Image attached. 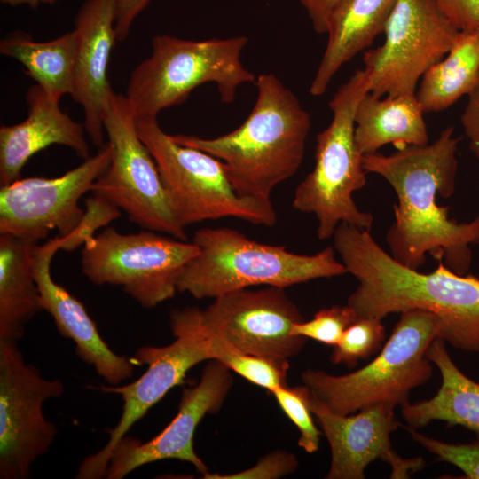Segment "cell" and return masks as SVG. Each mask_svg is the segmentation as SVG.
Instances as JSON below:
<instances>
[{
    "mask_svg": "<svg viewBox=\"0 0 479 479\" xmlns=\"http://www.w3.org/2000/svg\"><path fill=\"white\" fill-rule=\"evenodd\" d=\"M459 142L448 126L432 143L363 155L365 170L383 177L396 192L395 221L386 242L392 257L411 269L420 270L427 254L458 274L470 269V247L479 245V216L458 223L436 202L437 195L446 199L455 191Z\"/></svg>",
    "mask_w": 479,
    "mask_h": 479,
    "instance_id": "6da1fadb",
    "label": "cell"
},
{
    "mask_svg": "<svg viewBox=\"0 0 479 479\" xmlns=\"http://www.w3.org/2000/svg\"><path fill=\"white\" fill-rule=\"evenodd\" d=\"M333 247L358 286L347 304L358 318L383 319L391 313L422 310L440 319V335L453 348L479 352V279L460 275L438 261L429 273L392 257L370 231L341 223Z\"/></svg>",
    "mask_w": 479,
    "mask_h": 479,
    "instance_id": "7a4b0ae2",
    "label": "cell"
},
{
    "mask_svg": "<svg viewBox=\"0 0 479 479\" xmlns=\"http://www.w3.org/2000/svg\"><path fill=\"white\" fill-rule=\"evenodd\" d=\"M255 83V104L234 130L213 138L171 136L220 160L240 197L270 201L274 188L298 171L311 118L275 75L261 74Z\"/></svg>",
    "mask_w": 479,
    "mask_h": 479,
    "instance_id": "3957f363",
    "label": "cell"
},
{
    "mask_svg": "<svg viewBox=\"0 0 479 479\" xmlns=\"http://www.w3.org/2000/svg\"><path fill=\"white\" fill-rule=\"evenodd\" d=\"M192 242L199 252L183 269L177 292L198 300L255 286L286 288L347 273L331 246L314 255L296 254L229 227L200 228Z\"/></svg>",
    "mask_w": 479,
    "mask_h": 479,
    "instance_id": "277c9868",
    "label": "cell"
},
{
    "mask_svg": "<svg viewBox=\"0 0 479 479\" xmlns=\"http://www.w3.org/2000/svg\"><path fill=\"white\" fill-rule=\"evenodd\" d=\"M369 91V71L356 70L329 101L332 120L316 137L315 165L297 185L292 206L313 214L317 237H333L341 223L370 231L372 214L360 210L353 193L366 184L363 154L355 140V114L363 96Z\"/></svg>",
    "mask_w": 479,
    "mask_h": 479,
    "instance_id": "5b68a950",
    "label": "cell"
},
{
    "mask_svg": "<svg viewBox=\"0 0 479 479\" xmlns=\"http://www.w3.org/2000/svg\"><path fill=\"white\" fill-rule=\"evenodd\" d=\"M440 328V319L432 312L404 311L380 353L366 365L343 375L307 369L302 381L328 409L341 415L378 404L401 407L409 402L410 392L433 375L426 352L439 337Z\"/></svg>",
    "mask_w": 479,
    "mask_h": 479,
    "instance_id": "8992f818",
    "label": "cell"
},
{
    "mask_svg": "<svg viewBox=\"0 0 479 479\" xmlns=\"http://www.w3.org/2000/svg\"><path fill=\"white\" fill-rule=\"evenodd\" d=\"M247 43L244 35L207 40L154 36L151 55L134 68L127 86L125 96L136 116H157L208 82L216 85L223 103H232L240 85L256 81L241 61Z\"/></svg>",
    "mask_w": 479,
    "mask_h": 479,
    "instance_id": "52a82bcc",
    "label": "cell"
},
{
    "mask_svg": "<svg viewBox=\"0 0 479 479\" xmlns=\"http://www.w3.org/2000/svg\"><path fill=\"white\" fill-rule=\"evenodd\" d=\"M137 134L151 153L176 215L185 227L207 220L234 217L255 225L273 226L271 202L240 197L217 158L177 143L156 116H136Z\"/></svg>",
    "mask_w": 479,
    "mask_h": 479,
    "instance_id": "ba28073f",
    "label": "cell"
},
{
    "mask_svg": "<svg viewBox=\"0 0 479 479\" xmlns=\"http://www.w3.org/2000/svg\"><path fill=\"white\" fill-rule=\"evenodd\" d=\"M169 325L175 337L170 344L145 346L136 351L134 358L137 365H147L137 380L122 386L98 387L103 392L122 397V415L109 431L105 446L82 461L76 478H105L113 449L132 426L171 389L182 384L189 370L203 361L213 359L212 338L204 324L201 309L187 306L174 310L170 313Z\"/></svg>",
    "mask_w": 479,
    "mask_h": 479,
    "instance_id": "9c48e42d",
    "label": "cell"
},
{
    "mask_svg": "<svg viewBox=\"0 0 479 479\" xmlns=\"http://www.w3.org/2000/svg\"><path fill=\"white\" fill-rule=\"evenodd\" d=\"M198 252L192 241L158 232L106 227L82 245L81 266L93 284L119 286L141 306L153 308L175 296L183 269Z\"/></svg>",
    "mask_w": 479,
    "mask_h": 479,
    "instance_id": "30bf717a",
    "label": "cell"
},
{
    "mask_svg": "<svg viewBox=\"0 0 479 479\" xmlns=\"http://www.w3.org/2000/svg\"><path fill=\"white\" fill-rule=\"evenodd\" d=\"M104 129L111 161L94 183L92 193L123 210L131 222L145 229L187 240L157 165L137 134L136 114L126 96L110 94Z\"/></svg>",
    "mask_w": 479,
    "mask_h": 479,
    "instance_id": "8fae6325",
    "label": "cell"
},
{
    "mask_svg": "<svg viewBox=\"0 0 479 479\" xmlns=\"http://www.w3.org/2000/svg\"><path fill=\"white\" fill-rule=\"evenodd\" d=\"M380 46L363 57L369 92L376 97L415 94L425 72L441 60L459 30L435 0H397Z\"/></svg>",
    "mask_w": 479,
    "mask_h": 479,
    "instance_id": "7c38bea8",
    "label": "cell"
},
{
    "mask_svg": "<svg viewBox=\"0 0 479 479\" xmlns=\"http://www.w3.org/2000/svg\"><path fill=\"white\" fill-rule=\"evenodd\" d=\"M65 391L59 379L42 376L27 364L18 343L0 342V478H28L33 463L47 453L57 428L43 404Z\"/></svg>",
    "mask_w": 479,
    "mask_h": 479,
    "instance_id": "4fadbf2b",
    "label": "cell"
},
{
    "mask_svg": "<svg viewBox=\"0 0 479 479\" xmlns=\"http://www.w3.org/2000/svg\"><path fill=\"white\" fill-rule=\"evenodd\" d=\"M111 161L108 143L97 154L58 177L18 179L0 189V234L38 243L51 232L67 237L80 224L84 210L79 200L91 191Z\"/></svg>",
    "mask_w": 479,
    "mask_h": 479,
    "instance_id": "5bb4252c",
    "label": "cell"
},
{
    "mask_svg": "<svg viewBox=\"0 0 479 479\" xmlns=\"http://www.w3.org/2000/svg\"><path fill=\"white\" fill-rule=\"evenodd\" d=\"M208 330L235 349L288 360L301 352L307 338L293 334L303 318L285 288H244L214 298L202 310Z\"/></svg>",
    "mask_w": 479,
    "mask_h": 479,
    "instance_id": "9a60e30c",
    "label": "cell"
},
{
    "mask_svg": "<svg viewBox=\"0 0 479 479\" xmlns=\"http://www.w3.org/2000/svg\"><path fill=\"white\" fill-rule=\"evenodd\" d=\"M304 388L309 407L330 446L326 479H363L367 466L376 459L390 466V478L395 479L409 478L424 467L421 458L404 459L393 449L390 436L399 426L394 406L378 404L341 415Z\"/></svg>",
    "mask_w": 479,
    "mask_h": 479,
    "instance_id": "2e32d148",
    "label": "cell"
},
{
    "mask_svg": "<svg viewBox=\"0 0 479 479\" xmlns=\"http://www.w3.org/2000/svg\"><path fill=\"white\" fill-rule=\"evenodd\" d=\"M232 382L231 370L209 360L198 384L183 390L177 415L161 433L145 443L124 436L116 444L105 478L122 479L141 466L163 459L189 462L207 475V466L193 449L194 433L206 414L220 409Z\"/></svg>",
    "mask_w": 479,
    "mask_h": 479,
    "instance_id": "e0dca14e",
    "label": "cell"
},
{
    "mask_svg": "<svg viewBox=\"0 0 479 479\" xmlns=\"http://www.w3.org/2000/svg\"><path fill=\"white\" fill-rule=\"evenodd\" d=\"M65 240V237L57 235L36 247L33 272L41 306L52 317L59 334L74 342L78 357L92 365L107 383L119 385L133 375L137 365L134 357L114 353L101 338L84 305L51 275L52 258Z\"/></svg>",
    "mask_w": 479,
    "mask_h": 479,
    "instance_id": "ac0fdd59",
    "label": "cell"
},
{
    "mask_svg": "<svg viewBox=\"0 0 479 479\" xmlns=\"http://www.w3.org/2000/svg\"><path fill=\"white\" fill-rule=\"evenodd\" d=\"M115 0H85L75 18L76 63L71 97L84 111V127L91 142L101 147L104 115L114 91L107 79L116 40Z\"/></svg>",
    "mask_w": 479,
    "mask_h": 479,
    "instance_id": "d6986e66",
    "label": "cell"
},
{
    "mask_svg": "<svg viewBox=\"0 0 479 479\" xmlns=\"http://www.w3.org/2000/svg\"><path fill=\"white\" fill-rule=\"evenodd\" d=\"M27 118L0 128V183L7 185L20 179L27 161L52 145L72 149L80 158L90 157L84 124L72 120L39 85L27 92Z\"/></svg>",
    "mask_w": 479,
    "mask_h": 479,
    "instance_id": "ffe728a7",
    "label": "cell"
},
{
    "mask_svg": "<svg viewBox=\"0 0 479 479\" xmlns=\"http://www.w3.org/2000/svg\"><path fill=\"white\" fill-rule=\"evenodd\" d=\"M397 0H340L328 20L327 43L310 86L324 94L340 68L383 33Z\"/></svg>",
    "mask_w": 479,
    "mask_h": 479,
    "instance_id": "44dd1931",
    "label": "cell"
},
{
    "mask_svg": "<svg viewBox=\"0 0 479 479\" xmlns=\"http://www.w3.org/2000/svg\"><path fill=\"white\" fill-rule=\"evenodd\" d=\"M445 342L435 338L426 356L439 370L441 385L431 398L406 403L400 407L406 429L427 427L434 420L460 426L475 433L479 439V381L467 376L453 362Z\"/></svg>",
    "mask_w": 479,
    "mask_h": 479,
    "instance_id": "7402d4cb",
    "label": "cell"
},
{
    "mask_svg": "<svg viewBox=\"0 0 479 479\" xmlns=\"http://www.w3.org/2000/svg\"><path fill=\"white\" fill-rule=\"evenodd\" d=\"M424 111L415 94L376 97L366 92L355 114V140L365 155L388 145L397 148L428 143Z\"/></svg>",
    "mask_w": 479,
    "mask_h": 479,
    "instance_id": "603a6c76",
    "label": "cell"
},
{
    "mask_svg": "<svg viewBox=\"0 0 479 479\" xmlns=\"http://www.w3.org/2000/svg\"><path fill=\"white\" fill-rule=\"evenodd\" d=\"M38 243L0 234V342H16L43 310L33 263Z\"/></svg>",
    "mask_w": 479,
    "mask_h": 479,
    "instance_id": "cb8c5ba5",
    "label": "cell"
},
{
    "mask_svg": "<svg viewBox=\"0 0 479 479\" xmlns=\"http://www.w3.org/2000/svg\"><path fill=\"white\" fill-rule=\"evenodd\" d=\"M76 48L74 30L46 42L14 34L0 43V53L20 62L26 74L59 101L65 94H73Z\"/></svg>",
    "mask_w": 479,
    "mask_h": 479,
    "instance_id": "d4e9b609",
    "label": "cell"
},
{
    "mask_svg": "<svg viewBox=\"0 0 479 479\" xmlns=\"http://www.w3.org/2000/svg\"><path fill=\"white\" fill-rule=\"evenodd\" d=\"M479 81V33L459 31L445 56L421 77L416 98L424 113L444 111L468 96Z\"/></svg>",
    "mask_w": 479,
    "mask_h": 479,
    "instance_id": "484cf974",
    "label": "cell"
},
{
    "mask_svg": "<svg viewBox=\"0 0 479 479\" xmlns=\"http://www.w3.org/2000/svg\"><path fill=\"white\" fill-rule=\"evenodd\" d=\"M210 334L213 359L219 361L229 370L271 393L280 387L287 386L288 360L244 353L222 338L211 333Z\"/></svg>",
    "mask_w": 479,
    "mask_h": 479,
    "instance_id": "4316f807",
    "label": "cell"
},
{
    "mask_svg": "<svg viewBox=\"0 0 479 479\" xmlns=\"http://www.w3.org/2000/svg\"><path fill=\"white\" fill-rule=\"evenodd\" d=\"M385 337L382 319L358 318L334 345L330 361L334 365H345L352 368L359 360L366 359L378 351Z\"/></svg>",
    "mask_w": 479,
    "mask_h": 479,
    "instance_id": "83f0119b",
    "label": "cell"
},
{
    "mask_svg": "<svg viewBox=\"0 0 479 479\" xmlns=\"http://www.w3.org/2000/svg\"><path fill=\"white\" fill-rule=\"evenodd\" d=\"M272 395L283 412L297 428L300 433L298 445L307 453L316 452L319 448L322 431L314 423L313 414L305 397L304 385L294 388L280 387L275 389Z\"/></svg>",
    "mask_w": 479,
    "mask_h": 479,
    "instance_id": "f1b7e54d",
    "label": "cell"
},
{
    "mask_svg": "<svg viewBox=\"0 0 479 479\" xmlns=\"http://www.w3.org/2000/svg\"><path fill=\"white\" fill-rule=\"evenodd\" d=\"M357 319L355 311L348 304L335 305L318 310L309 321L295 324L293 334L334 346Z\"/></svg>",
    "mask_w": 479,
    "mask_h": 479,
    "instance_id": "f546056e",
    "label": "cell"
},
{
    "mask_svg": "<svg viewBox=\"0 0 479 479\" xmlns=\"http://www.w3.org/2000/svg\"><path fill=\"white\" fill-rule=\"evenodd\" d=\"M413 441L436 457V460L458 467L464 478L479 479V439L466 444H450L407 429Z\"/></svg>",
    "mask_w": 479,
    "mask_h": 479,
    "instance_id": "4dcf8cb0",
    "label": "cell"
},
{
    "mask_svg": "<svg viewBox=\"0 0 479 479\" xmlns=\"http://www.w3.org/2000/svg\"><path fill=\"white\" fill-rule=\"evenodd\" d=\"M85 208L78 226L72 233L65 237L66 240L61 250L70 252L82 246L86 240L96 235L99 228L120 216L118 208L95 193L85 200Z\"/></svg>",
    "mask_w": 479,
    "mask_h": 479,
    "instance_id": "1f68e13d",
    "label": "cell"
},
{
    "mask_svg": "<svg viewBox=\"0 0 479 479\" xmlns=\"http://www.w3.org/2000/svg\"><path fill=\"white\" fill-rule=\"evenodd\" d=\"M298 466L296 457L285 451H276L263 457L254 467L232 475L209 474L208 479H276L294 473Z\"/></svg>",
    "mask_w": 479,
    "mask_h": 479,
    "instance_id": "d6a6232c",
    "label": "cell"
},
{
    "mask_svg": "<svg viewBox=\"0 0 479 479\" xmlns=\"http://www.w3.org/2000/svg\"><path fill=\"white\" fill-rule=\"evenodd\" d=\"M435 1L459 31H473L479 27V0Z\"/></svg>",
    "mask_w": 479,
    "mask_h": 479,
    "instance_id": "836d02e7",
    "label": "cell"
},
{
    "mask_svg": "<svg viewBox=\"0 0 479 479\" xmlns=\"http://www.w3.org/2000/svg\"><path fill=\"white\" fill-rule=\"evenodd\" d=\"M460 121L469 142V149L479 160V81L467 96Z\"/></svg>",
    "mask_w": 479,
    "mask_h": 479,
    "instance_id": "e575fe53",
    "label": "cell"
},
{
    "mask_svg": "<svg viewBox=\"0 0 479 479\" xmlns=\"http://www.w3.org/2000/svg\"><path fill=\"white\" fill-rule=\"evenodd\" d=\"M151 0H115L116 40L124 41L136 18L149 4Z\"/></svg>",
    "mask_w": 479,
    "mask_h": 479,
    "instance_id": "d590c367",
    "label": "cell"
},
{
    "mask_svg": "<svg viewBox=\"0 0 479 479\" xmlns=\"http://www.w3.org/2000/svg\"><path fill=\"white\" fill-rule=\"evenodd\" d=\"M340 0H299L317 34H326L331 13Z\"/></svg>",
    "mask_w": 479,
    "mask_h": 479,
    "instance_id": "8d00e7d4",
    "label": "cell"
},
{
    "mask_svg": "<svg viewBox=\"0 0 479 479\" xmlns=\"http://www.w3.org/2000/svg\"><path fill=\"white\" fill-rule=\"evenodd\" d=\"M3 4L16 7L27 5L32 9H36L41 4H54L57 0H0Z\"/></svg>",
    "mask_w": 479,
    "mask_h": 479,
    "instance_id": "74e56055",
    "label": "cell"
},
{
    "mask_svg": "<svg viewBox=\"0 0 479 479\" xmlns=\"http://www.w3.org/2000/svg\"><path fill=\"white\" fill-rule=\"evenodd\" d=\"M476 30H477V31H478V33H479V27H478V28H477Z\"/></svg>",
    "mask_w": 479,
    "mask_h": 479,
    "instance_id": "f35d334b",
    "label": "cell"
}]
</instances>
